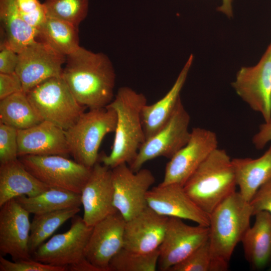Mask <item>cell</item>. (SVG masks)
<instances>
[{"mask_svg": "<svg viewBox=\"0 0 271 271\" xmlns=\"http://www.w3.org/2000/svg\"><path fill=\"white\" fill-rule=\"evenodd\" d=\"M65 63L62 77L81 105L93 109L112 101L115 73L107 55L80 46L66 56Z\"/></svg>", "mask_w": 271, "mask_h": 271, "instance_id": "6da1fadb", "label": "cell"}, {"mask_svg": "<svg viewBox=\"0 0 271 271\" xmlns=\"http://www.w3.org/2000/svg\"><path fill=\"white\" fill-rule=\"evenodd\" d=\"M145 95L128 87H121L108 104L117 115L115 136L110 153L99 155L98 162L113 169L130 164L146 141L142 111L147 104Z\"/></svg>", "mask_w": 271, "mask_h": 271, "instance_id": "7a4b0ae2", "label": "cell"}, {"mask_svg": "<svg viewBox=\"0 0 271 271\" xmlns=\"http://www.w3.org/2000/svg\"><path fill=\"white\" fill-rule=\"evenodd\" d=\"M252 216L250 203L236 191L210 214L208 240L219 271L228 270L234 248L250 226Z\"/></svg>", "mask_w": 271, "mask_h": 271, "instance_id": "3957f363", "label": "cell"}, {"mask_svg": "<svg viewBox=\"0 0 271 271\" xmlns=\"http://www.w3.org/2000/svg\"><path fill=\"white\" fill-rule=\"evenodd\" d=\"M237 186L232 159L217 148L191 175L183 189L194 203L210 214Z\"/></svg>", "mask_w": 271, "mask_h": 271, "instance_id": "277c9868", "label": "cell"}, {"mask_svg": "<svg viewBox=\"0 0 271 271\" xmlns=\"http://www.w3.org/2000/svg\"><path fill=\"white\" fill-rule=\"evenodd\" d=\"M115 110L109 105L90 109L65 130L70 154L77 163L92 168L98 162V151L104 137L114 132Z\"/></svg>", "mask_w": 271, "mask_h": 271, "instance_id": "5b68a950", "label": "cell"}, {"mask_svg": "<svg viewBox=\"0 0 271 271\" xmlns=\"http://www.w3.org/2000/svg\"><path fill=\"white\" fill-rule=\"evenodd\" d=\"M26 94L43 120L65 130L77 121L86 108L77 101L62 76L45 80Z\"/></svg>", "mask_w": 271, "mask_h": 271, "instance_id": "8992f818", "label": "cell"}, {"mask_svg": "<svg viewBox=\"0 0 271 271\" xmlns=\"http://www.w3.org/2000/svg\"><path fill=\"white\" fill-rule=\"evenodd\" d=\"M19 159L31 174L48 187L80 194L92 170L61 155H27Z\"/></svg>", "mask_w": 271, "mask_h": 271, "instance_id": "52a82bcc", "label": "cell"}, {"mask_svg": "<svg viewBox=\"0 0 271 271\" xmlns=\"http://www.w3.org/2000/svg\"><path fill=\"white\" fill-rule=\"evenodd\" d=\"M190 120V115L180 100L168 122L141 146L129 164L130 169L137 172L145 163L157 157L171 159L188 142L191 134Z\"/></svg>", "mask_w": 271, "mask_h": 271, "instance_id": "ba28073f", "label": "cell"}, {"mask_svg": "<svg viewBox=\"0 0 271 271\" xmlns=\"http://www.w3.org/2000/svg\"><path fill=\"white\" fill-rule=\"evenodd\" d=\"M93 226H88L82 217L75 216L67 231L56 234L42 244L32 258L42 263L64 267L75 264L85 257V250Z\"/></svg>", "mask_w": 271, "mask_h": 271, "instance_id": "9c48e42d", "label": "cell"}, {"mask_svg": "<svg viewBox=\"0 0 271 271\" xmlns=\"http://www.w3.org/2000/svg\"><path fill=\"white\" fill-rule=\"evenodd\" d=\"M113 205L125 221L148 207L146 195L155 178L151 171L141 169L133 172L126 163L112 169Z\"/></svg>", "mask_w": 271, "mask_h": 271, "instance_id": "30bf717a", "label": "cell"}, {"mask_svg": "<svg viewBox=\"0 0 271 271\" xmlns=\"http://www.w3.org/2000/svg\"><path fill=\"white\" fill-rule=\"evenodd\" d=\"M232 86L264 122L271 121V42L256 65L240 68Z\"/></svg>", "mask_w": 271, "mask_h": 271, "instance_id": "8fae6325", "label": "cell"}, {"mask_svg": "<svg viewBox=\"0 0 271 271\" xmlns=\"http://www.w3.org/2000/svg\"><path fill=\"white\" fill-rule=\"evenodd\" d=\"M218 147L216 133L209 129L194 127L185 146L166 165L162 185L177 184L183 186L186 181Z\"/></svg>", "mask_w": 271, "mask_h": 271, "instance_id": "7c38bea8", "label": "cell"}, {"mask_svg": "<svg viewBox=\"0 0 271 271\" xmlns=\"http://www.w3.org/2000/svg\"><path fill=\"white\" fill-rule=\"evenodd\" d=\"M66 56L47 44L35 40L18 53L16 73L27 93L34 87L52 77L62 76Z\"/></svg>", "mask_w": 271, "mask_h": 271, "instance_id": "4fadbf2b", "label": "cell"}, {"mask_svg": "<svg viewBox=\"0 0 271 271\" xmlns=\"http://www.w3.org/2000/svg\"><path fill=\"white\" fill-rule=\"evenodd\" d=\"M209 227L191 226L182 219L169 217L166 232L159 247L158 268L168 271L208 239Z\"/></svg>", "mask_w": 271, "mask_h": 271, "instance_id": "5bb4252c", "label": "cell"}, {"mask_svg": "<svg viewBox=\"0 0 271 271\" xmlns=\"http://www.w3.org/2000/svg\"><path fill=\"white\" fill-rule=\"evenodd\" d=\"M30 213L14 198L0 206V254L13 261L30 259Z\"/></svg>", "mask_w": 271, "mask_h": 271, "instance_id": "9a60e30c", "label": "cell"}, {"mask_svg": "<svg viewBox=\"0 0 271 271\" xmlns=\"http://www.w3.org/2000/svg\"><path fill=\"white\" fill-rule=\"evenodd\" d=\"M113 192L112 169L97 162L81 192L82 218L88 226L118 212L113 205Z\"/></svg>", "mask_w": 271, "mask_h": 271, "instance_id": "2e32d148", "label": "cell"}, {"mask_svg": "<svg viewBox=\"0 0 271 271\" xmlns=\"http://www.w3.org/2000/svg\"><path fill=\"white\" fill-rule=\"evenodd\" d=\"M146 199L148 206L160 215L189 220L201 226L209 225L210 215L194 203L182 185L159 184L149 190Z\"/></svg>", "mask_w": 271, "mask_h": 271, "instance_id": "e0dca14e", "label": "cell"}, {"mask_svg": "<svg viewBox=\"0 0 271 271\" xmlns=\"http://www.w3.org/2000/svg\"><path fill=\"white\" fill-rule=\"evenodd\" d=\"M125 224V220L117 212L93 226L85 257L99 271H109L110 260L123 248Z\"/></svg>", "mask_w": 271, "mask_h": 271, "instance_id": "ac0fdd59", "label": "cell"}, {"mask_svg": "<svg viewBox=\"0 0 271 271\" xmlns=\"http://www.w3.org/2000/svg\"><path fill=\"white\" fill-rule=\"evenodd\" d=\"M168 218L148 206L125 221L123 248L141 253L158 249L163 241Z\"/></svg>", "mask_w": 271, "mask_h": 271, "instance_id": "d6986e66", "label": "cell"}, {"mask_svg": "<svg viewBox=\"0 0 271 271\" xmlns=\"http://www.w3.org/2000/svg\"><path fill=\"white\" fill-rule=\"evenodd\" d=\"M18 157L70 154L65 130L43 120L30 128L18 130Z\"/></svg>", "mask_w": 271, "mask_h": 271, "instance_id": "ffe728a7", "label": "cell"}, {"mask_svg": "<svg viewBox=\"0 0 271 271\" xmlns=\"http://www.w3.org/2000/svg\"><path fill=\"white\" fill-rule=\"evenodd\" d=\"M255 221L241 242L251 269L260 270L271 265V215L266 211L254 215Z\"/></svg>", "mask_w": 271, "mask_h": 271, "instance_id": "44dd1931", "label": "cell"}, {"mask_svg": "<svg viewBox=\"0 0 271 271\" xmlns=\"http://www.w3.org/2000/svg\"><path fill=\"white\" fill-rule=\"evenodd\" d=\"M193 60V56L191 55L171 88L163 98L154 104H147L143 107L142 117L146 140L152 137L162 128L173 113L181 100L180 92Z\"/></svg>", "mask_w": 271, "mask_h": 271, "instance_id": "7402d4cb", "label": "cell"}, {"mask_svg": "<svg viewBox=\"0 0 271 271\" xmlns=\"http://www.w3.org/2000/svg\"><path fill=\"white\" fill-rule=\"evenodd\" d=\"M18 159L0 164V206L17 197L36 196L48 189Z\"/></svg>", "mask_w": 271, "mask_h": 271, "instance_id": "603a6c76", "label": "cell"}, {"mask_svg": "<svg viewBox=\"0 0 271 271\" xmlns=\"http://www.w3.org/2000/svg\"><path fill=\"white\" fill-rule=\"evenodd\" d=\"M239 193L250 202L259 188L271 179V145L257 159H232Z\"/></svg>", "mask_w": 271, "mask_h": 271, "instance_id": "cb8c5ba5", "label": "cell"}, {"mask_svg": "<svg viewBox=\"0 0 271 271\" xmlns=\"http://www.w3.org/2000/svg\"><path fill=\"white\" fill-rule=\"evenodd\" d=\"M0 20L1 47L6 46L19 53L36 40L37 31L23 19L16 0H0Z\"/></svg>", "mask_w": 271, "mask_h": 271, "instance_id": "d4e9b609", "label": "cell"}, {"mask_svg": "<svg viewBox=\"0 0 271 271\" xmlns=\"http://www.w3.org/2000/svg\"><path fill=\"white\" fill-rule=\"evenodd\" d=\"M15 199L30 214L34 215L79 207L81 205L80 193L51 187L35 196L23 195Z\"/></svg>", "mask_w": 271, "mask_h": 271, "instance_id": "484cf974", "label": "cell"}, {"mask_svg": "<svg viewBox=\"0 0 271 271\" xmlns=\"http://www.w3.org/2000/svg\"><path fill=\"white\" fill-rule=\"evenodd\" d=\"M59 53L67 56L79 48L78 27L67 22L46 17L37 29V36Z\"/></svg>", "mask_w": 271, "mask_h": 271, "instance_id": "4316f807", "label": "cell"}, {"mask_svg": "<svg viewBox=\"0 0 271 271\" xmlns=\"http://www.w3.org/2000/svg\"><path fill=\"white\" fill-rule=\"evenodd\" d=\"M0 100V123L17 130H22L43 121L23 91L14 93Z\"/></svg>", "mask_w": 271, "mask_h": 271, "instance_id": "83f0119b", "label": "cell"}, {"mask_svg": "<svg viewBox=\"0 0 271 271\" xmlns=\"http://www.w3.org/2000/svg\"><path fill=\"white\" fill-rule=\"evenodd\" d=\"M80 211L79 207H76L34 215L31 222L29 241V248L31 255L45 240Z\"/></svg>", "mask_w": 271, "mask_h": 271, "instance_id": "f1b7e54d", "label": "cell"}, {"mask_svg": "<svg viewBox=\"0 0 271 271\" xmlns=\"http://www.w3.org/2000/svg\"><path fill=\"white\" fill-rule=\"evenodd\" d=\"M159 248L141 253L122 248L110 260L109 271H155L158 267Z\"/></svg>", "mask_w": 271, "mask_h": 271, "instance_id": "f546056e", "label": "cell"}, {"mask_svg": "<svg viewBox=\"0 0 271 271\" xmlns=\"http://www.w3.org/2000/svg\"><path fill=\"white\" fill-rule=\"evenodd\" d=\"M43 4L46 17L78 27L87 15L89 0H45Z\"/></svg>", "mask_w": 271, "mask_h": 271, "instance_id": "4dcf8cb0", "label": "cell"}, {"mask_svg": "<svg viewBox=\"0 0 271 271\" xmlns=\"http://www.w3.org/2000/svg\"><path fill=\"white\" fill-rule=\"evenodd\" d=\"M168 271H219L212 257L208 239Z\"/></svg>", "mask_w": 271, "mask_h": 271, "instance_id": "1f68e13d", "label": "cell"}, {"mask_svg": "<svg viewBox=\"0 0 271 271\" xmlns=\"http://www.w3.org/2000/svg\"><path fill=\"white\" fill-rule=\"evenodd\" d=\"M18 158V130L0 123V164Z\"/></svg>", "mask_w": 271, "mask_h": 271, "instance_id": "d6a6232c", "label": "cell"}, {"mask_svg": "<svg viewBox=\"0 0 271 271\" xmlns=\"http://www.w3.org/2000/svg\"><path fill=\"white\" fill-rule=\"evenodd\" d=\"M23 19L37 31L46 18L43 3L38 0H16Z\"/></svg>", "mask_w": 271, "mask_h": 271, "instance_id": "836d02e7", "label": "cell"}, {"mask_svg": "<svg viewBox=\"0 0 271 271\" xmlns=\"http://www.w3.org/2000/svg\"><path fill=\"white\" fill-rule=\"evenodd\" d=\"M64 267L55 266L30 259L10 261L0 255V271H66Z\"/></svg>", "mask_w": 271, "mask_h": 271, "instance_id": "e575fe53", "label": "cell"}, {"mask_svg": "<svg viewBox=\"0 0 271 271\" xmlns=\"http://www.w3.org/2000/svg\"><path fill=\"white\" fill-rule=\"evenodd\" d=\"M249 203L253 216L260 211L271 215V179L259 188Z\"/></svg>", "mask_w": 271, "mask_h": 271, "instance_id": "d590c367", "label": "cell"}, {"mask_svg": "<svg viewBox=\"0 0 271 271\" xmlns=\"http://www.w3.org/2000/svg\"><path fill=\"white\" fill-rule=\"evenodd\" d=\"M22 91L21 81L16 72L11 74L0 73V100Z\"/></svg>", "mask_w": 271, "mask_h": 271, "instance_id": "8d00e7d4", "label": "cell"}, {"mask_svg": "<svg viewBox=\"0 0 271 271\" xmlns=\"http://www.w3.org/2000/svg\"><path fill=\"white\" fill-rule=\"evenodd\" d=\"M0 73L16 72L18 62V53L6 46L0 47Z\"/></svg>", "mask_w": 271, "mask_h": 271, "instance_id": "74e56055", "label": "cell"}, {"mask_svg": "<svg viewBox=\"0 0 271 271\" xmlns=\"http://www.w3.org/2000/svg\"><path fill=\"white\" fill-rule=\"evenodd\" d=\"M270 142L271 121L260 124L258 131L252 138V143L257 149H262Z\"/></svg>", "mask_w": 271, "mask_h": 271, "instance_id": "f35d334b", "label": "cell"}, {"mask_svg": "<svg viewBox=\"0 0 271 271\" xmlns=\"http://www.w3.org/2000/svg\"><path fill=\"white\" fill-rule=\"evenodd\" d=\"M67 270L70 271H99V270L85 257L77 263L67 267Z\"/></svg>", "mask_w": 271, "mask_h": 271, "instance_id": "ab89813d", "label": "cell"}, {"mask_svg": "<svg viewBox=\"0 0 271 271\" xmlns=\"http://www.w3.org/2000/svg\"><path fill=\"white\" fill-rule=\"evenodd\" d=\"M234 0H222V3L217 10L230 18L233 15L232 2Z\"/></svg>", "mask_w": 271, "mask_h": 271, "instance_id": "60d3db41", "label": "cell"}, {"mask_svg": "<svg viewBox=\"0 0 271 271\" xmlns=\"http://www.w3.org/2000/svg\"><path fill=\"white\" fill-rule=\"evenodd\" d=\"M268 270L271 271V265L269 266V267L268 268Z\"/></svg>", "mask_w": 271, "mask_h": 271, "instance_id": "b9f144b4", "label": "cell"}]
</instances>
